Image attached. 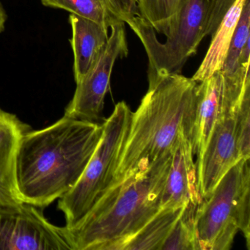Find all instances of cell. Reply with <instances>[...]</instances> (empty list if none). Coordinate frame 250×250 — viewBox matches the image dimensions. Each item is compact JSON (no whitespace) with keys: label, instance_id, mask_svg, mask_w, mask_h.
Wrapping results in <instances>:
<instances>
[{"label":"cell","instance_id":"1","mask_svg":"<svg viewBox=\"0 0 250 250\" xmlns=\"http://www.w3.org/2000/svg\"><path fill=\"white\" fill-rule=\"evenodd\" d=\"M103 129V124L63 116L46 128L26 133L17 160L23 201L43 208L68 192L90 162Z\"/></svg>","mask_w":250,"mask_h":250},{"label":"cell","instance_id":"2","mask_svg":"<svg viewBox=\"0 0 250 250\" xmlns=\"http://www.w3.org/2000/svg\"><path fill=\"white\" fill-rule=\"evenodd\" d=\"M148 83L140 106L131 114L112 187L172 154L183 134L191 140L198 83L181 74H151Z\"/></svg>","mask_w":250,"mask_h":250},{"label":"cell","instance_id":"3","mask_svg":"<svg viewBox=\"0 0 250 250\" xmlns=\"http://www.w3.org/2000/svg\"><path fill=\"white\" fill-rule=\"evenodd\" d=\"M172 154L111 187L77 225L67 228L74 250H123L162 208Z\"/></svg>","mask_w":250,"mask_h":250},{"label":"cell","instance_id":"4","mask_svg":"<svg viewBox=\"0 0 250 250\" xmlns=\"http://www.w3.org/2000/svg\"><path fill=\"white\" fill-rule=\"evenodd\" d=\"M131 114L125 102L117 104L103 123L102 138L80 180L60 198L58 208L65 215L67 228L77 225L112 187L129 132Z\"/></svg>","mask_w":250,"mask_h":250},{"label":"cell","instance_id":"5","mask_svg":"<svg viewBox=\"0 0 250 250\" xmlns=\"http://www.w3.org/2000/svg\"><path fill=\"white\" fill-rule=\"evenodd\" d=\"M210 0H187L162 43L153 27L138 14L125 24L137 35L148 58L147 74H181L206 37Z\"/></svg>","mask_w":250,"mask_h":250},{"label":"cell","instance_id":"6","mask_svg":"<svg viewBox=\"0 0 250 250\" xmlns=\"http://www.w3.org/2000/svg\"><path fill=\"white\" fill-rule=\"evenodd\" d=\"M250 179V159H241L228 170L208 198L197 208V250H229L238 228V205L241 190Z\"/></svg>","mask_w":250,"mask_h":250},{"label":"cell","instance_id":"7","mask_svg":"<svg viewBox=\"0 0 250 250\" xmlns=\"http://www.w3.org/2000/svg\"><path fill=\"white\" fill-rule=\"evenodd\" d=\"M0 250H74L66 227L27 203L0 206Z\"/></svg>","mask_w":250,"mask_h":250},{"label":"cell","instance_id":"8","mask_svg":"<svg viewBox=\"0 0 250 250\" xmlns=\"http://www.w3.org/2000/svg\"><path fill=\"white\" fill-rule=\"evenodd\" d=\"M110 29L106 46L87 74L77 83L64 116L95 122L100 118L114 65L118 58L122 59L128 55L125 24H117Z\"/></svg>","mask_w":250,"mask_h":250},{"label":"cell","instance_id":"9","mask_svg":"<svg viewBox=\"0 0 250 250\" xmlns=\"http://www.w3.org/2000/svg\"><path fill=\"white\" fill-rule=\"evenodd\" d=\"M241 159L237 147L235 113L220 115L203 156L196 162L202 198H208L224 175Z\"/></svg>","mask_w":250,"mask_h":250},{"label":"cell","instance_id":"10","mask_svg":"<svg viewBox=\"0 0 250 250\" xmlns=\"http://www.w3.org/2000/svg\"><path fill=\"white\" fill-rule=\"evenodd\" d=\"M191 137L183 134L172 150V160L164 187L162 208L184 207L188 203L199 205L200 192L197 164L194 161Z\"/></svg>","mask_w":250,"mask_h":250},{"label":"cell","instance_id":"11","mask_svg":"<svg viewBox=\"0 0 250 250\" xmlns=\"http://www.w3.org/2000/svg\"><path fill=\"white\" fill-rule=\"evenodd\" d=\"M30 130L18 117L0 109V206L24 203L17 186V153L21 138Z\"/></svg>","mask_w":250,"mask_h":250},{"label":"cell","instance_id":"12","mask_svg":"<svg viewBox=\"0 0 250 250\" xmlns=\"http://www.w3.org/2000/svg\"><path fill=\"white\" fill-rule=\"evenodd\" d=\"M222 87L221 71L198 83L191 135L193 153L197 156V160L203 156L220 116Z\"/></svg>","mask_w":250,"mask_h":250},{"label":"cell","instance_id":"13","mask_svg":"<svg viewBox=\"0 0 250 250\" xmlns=\"http://www.w3.org/2000/svg\"><path fill=\"white\" fill-rule=\"evenodd\" d=\"M72 28L71 45L74 52V74L80 83L93 66L109 39L107 29L95 21L70 14Z\"/></svg>","mask_w":250,"mask_h":250},{"label":"cell","instance_id":"14","mask_svg":"<svg viewBox=\"0 0 250 250\" xmlns=\"http://www.w3.org/2000/svg\"><path fill=\"white\" fill-rule=\"evenodd\" d=\"M44 6L65 10L87 19L109 30L137 14V5L130 0H41Z\"/></svg>","mask_w":250,"mask_h":250},{"label":"cell","instance_id":"15","mask_svg":"<svg viewBox=\"0 0 250 250\" xmlns=\"http://www.w3.org/2000/svg\"><path fill=\"white\" fill-rule=\"evenodd\" d=\"M246 0H236L211 36V43L201 65L193 77L197 83L221 71Z\"/></svg>","mask_w":250,"mask_h":250},{"label":"cell","instance_id":"16","mask_svg":"<svg viewBox=\"0 0 250 250\" xmlns=\"http://www.w3.org/2000/svg\"><path fill=\"white\" fill-rule=\"evenodd\" d=\"M184 207L161 210L124 246L123 250H161Z\"/></svg>","mask_w":250,"mask_h":250},{"label":"cell","instance_id":"17","mask_svg":"<svg viewBox=\"0 0 250 250\" xmlns=\"http://www.w3.org/2000/svg\"><path fill=\"white\" fill-rule=\"evenodd\" d=\"M187 0H137V14L156 33L166 36Z\"/></svg>","mask_w":250,"mask_h":250},{"label":"cell","instance_id":"18","mask_svg":"<svg viewBox=\"0 0 250 250\" xmlns=\"http://www.w3.org/2000/svg\"><path fill=\"white\" fill-rule=\"evenodd\" d=\"M250 1L246 0L239 20L237 23L228 49L223 66L221 69L222 77H232L244 65L250 64V57L241 55V52L248 41L250 40Z\"/></svg>","mask_w":250,"mask_h":250},{"label":"cell","instance_id":"19","mask_svg":"<svg viewBox=\"0 0 250 250\" xmlns=\"http://www.w3.org/2000/svg\"><path fill=\"white\" fill-rule=\"evenodd\" d=\"M199 205L189 203L185 206L161 250H197L195 219Z\"/></svg>","mask_w":250,"mask_h":250},{"label":"cell","instance_id":"20","mask_svg":"<svg viewBox=\"0 0 250 250\" xmlns=\"http://www.w3.org/2000/svg\"><path fill=\"white\" fill-rule=\"evenodd\" d=\"M237 147L243 159L250 156V84L246 87L235 111Z\"/></svg>","mask_w":250,"mask_h":250},{"label":"cell","instance_id":"21","mask_svg":"<svg viewBox=\"0 0 250 250\" xmlns=\"http://www.w3.org/2000/svg\"><path fill=\"white\" fill-rule=\"evenodd\" d=\"M236 0H210L208 19L206 29V36H212L223 20L225 14Z\"/></svg>","mask_w":250,"mask_h":250},{"label":"cell","instance_id":"22","mask_svg":"<svg viewBox=\"0 0 250 250\" xmlns=\"http://www.w3.org/2000/svg\"><path fill=\"white\" fill-rule=\"evenodd\" d=\"M8 15L4 8L2 4L0 2V33L5 30V22H6Z\"/></svg>","mask_w":250,"mask_h":250},{"label":"cell","instance_id":"23","mask_svg":"<svg viewBox=\"0 0 250 250\" xmlns=\"http://www.w3.org/2000/svg\"><path fill=\"white\" fill-rule=\"evenodd\" d=\"M131 2H132L133 3L135 4L136 5H137V0H130Z\"/></svg>","mask_w":250,"mask_h":250}]
</instances>
